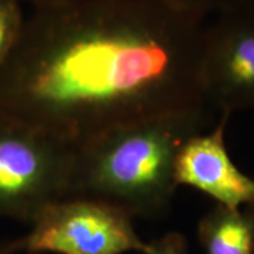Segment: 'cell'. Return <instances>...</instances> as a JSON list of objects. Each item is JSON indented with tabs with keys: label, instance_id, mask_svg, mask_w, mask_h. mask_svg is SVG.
Instances as JSON below:
<instances>
[{
	"label": "cell",
	"instance_id": "1",
	"mask_svg": "<svg viewBox=\"0 0 254 254\" xmlns=\"http://www.w3.org/2000/svg\"><path fill=\"white\" fill-rule=\"evenodd\" d=\"M207 18L179 0L32 8L0 66V112L75 148L120 126L207 106Z\"/></svg>",
	"mask_w": 254,
	"mask_h": 254
},
{
	"label": "cell",
	"instance_id": "2",
	"mask_svg": "<svg viewBox=\"0 0 254 254\" xmlns=\"http://www.w3.org/2000/svg\"><path fill=\"white\" fill-rule=\"evenodd\" d=\"M213 119L208 106H199L94 136L74 148L67 198L100 200L133 218L165 217L178 187L177 155Z\"/></svg>",
	"mask_w": 254,
	"mask_h": 254
},
{
	"label": "cell",
	"instance_id": "3",
	"mask_svg": "<svg viewBox=\"0 0 254 254\" xmlns=\"http://www.w3.org/2000/svg\"><path fill=\"white\" fill-rule=\"evenodd\" d=\"M74 148L0 112V220L31 224L67 198Z\"/></svg>",
	"mask_w": 254,
	"mask_h": 254
},
{
	"label": "cell",
	"instance_id": "4",
	"mask_svg": "<svg viewBox=\"0 0 254 254\" xmlns=\"http://www.w3.org/2000/svg\"><path fill=\"white\" fill-rule=\"evenodd\" d=\"M124 209L86 198H66L44 209L25 236L11 240L13 254H145L147 243Z\"/></svg>",
	"mask_w": 254,
	"mask_h": 254
},
{
	"label": "cell",
	"instance_id": "5",
	"mask_svg": "<svg viewBox=\"0 0 254 254\" xmlns=\"http://www.w3.org/2000/svg\"><path fill=\"white\" fill-rule=\"evenodd\" d=\"M205 103L217 114L254 110V9L215 14L207 23L200 59Z\"/></svg>",
	"mask_w": 254,
	"mask_h": 254
},
{
	"label": "cell",
	"instance_id": "6",
	"mask_svg": "<svg viewBox=\"0 0 254 254\" xmlns=\"http://www.w3.org/2000/svg\"><path fill=\"white\" fill-rule=\"evenodd\" d=\"M230 114H219L211 131L190 138L176 160V183L205 193L218 205L240 209L254 198V179L241 172L228 154L225 131Z\"/></svg>",
	"mask_w": 254,
	"mask_h": 254
},
{
	"label": "cell",
	"instance_id": "7",
	"mask_svg": "<svg viewBox=\"0 0 254 254\" xmlns=\"http://www.w3.org/2000/svg\"><path fill=\"white\" fill-rule=\"evenodd\" d=\"M204 254H254V222L243 208L215 205L198 225Z\"/></svg>",
	"mask_w": 254,
	"mask_h": 254
},
{
	"label": "cell",
	"instance_id": "8",
	"mask_svg": "<svg viewBox=\"0 0 254 254\" xmlns=\"http://www.w3.org/2000/svg\"><path fill=\"white\" fill-rule=\"evenodd\" d=\"M25 19L20 0H0V66L17 45Z\"/></svg>",
	"mask_w": 254,
	"mask_h": 254
},
{
	"label": "cell",
	"instance_id": "9",
	"mask_svg": "<svg viewBox=\"0 0 254 254\" xmlns=\"http://www.w3.org/2000/svg\"><path fill=\"white\" fill-rule=\"evenodd\" d=\"M147 245L145 254H190L186 238L179 232H167Z\"/></svg>",
	"mask_w": 254,
	"mask_h": 254
},
{
	"label": "cell",
	"instance_id": "10",
	"mask_svg": "<svg viewBox=\"0 0 254 254\" xmlns=\"http://www.w3.org/2000/svg\"><path fill=\"white\" fill-rule=\"evenodd\" d=\"M205 14H219L222 12L247 6V0H179Z\"/></svg>",
	"mask_w": 254,
	"mask_h": 254
},
{
	"label": "cell",
	"instance_id": "11",
	"mask_svg": "<svg viewBox=\"0 0 254 254\" xmlns=\"http://www.w3.org/2000/svg\"><path fill=\"white\" fill-rule=\"evenodd\" d=\"M20 1L30 4L32 8H38V7H43V6H49V5L60 4V2L69 1V0H20Z\"/></svg>",
	"mask_w": 254,
	"mask_h": 254
},
{
	"label": "cell",
	"instance_id": "12",
	"mask_svg": "<svg viewBox=\"0 0 254 254\" xmlns=\"http://www.w3.org/2000/svg\"><path fill=\"white\" fill-rule=\"evenodd\" d=\"M0 254H13L11 251V240L0 239Z\"/></svg>",
	"mask_w": 254,
	"mask_h": 254
},
{
	"label": "cell",
	"instance_id": "13",
	"mask_svg": "<svg viewBox=\"0 0 254 254\" xmlns=\"http://www.w3.org/2000/svg\"><path fill=\"white\" fill-rule=\"evenodd\" d=\"M243 209L246 212L247 214L250 215V218L252 219L253 222H254V198L252 199V201H251L250 204H247L245 207H243Z\"/></svg>",
	"mask_w": 254,
	"mask_h": 254
},
{
	"label": "cell",
	"instance_id": "14",
	"mask_svg": "<svg viewBox=\"0 0 254 254\" xmlns=\"http://www.w3.org/2000/svg\"><path fill=\"white\" fill-rule=\"evenodd\" d=\"M247 6H250V7L254 9V0H247Z\"/></svg>",
	"mask_w": 254,
	"mask_h": 254
}]
</instances>
